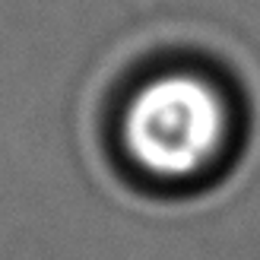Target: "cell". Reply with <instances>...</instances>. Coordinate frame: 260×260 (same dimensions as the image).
<instances>
[{
	"label": "cell",
	"mask_w": 260,
	"mask_h": 260,
	"mask_svg": "<svg viewBox=\"0 0 260 260\" xmlns=\"http://www.w3.org/2000/svg\"><path fill=\"white\" fill-rule=\"evenodd\" d=\"M222 137V105L193 76H159L127 105L124 140L130 155L155 175H190Z\"/></svg>",
	"instance_id": "1"
}]
</instances>
